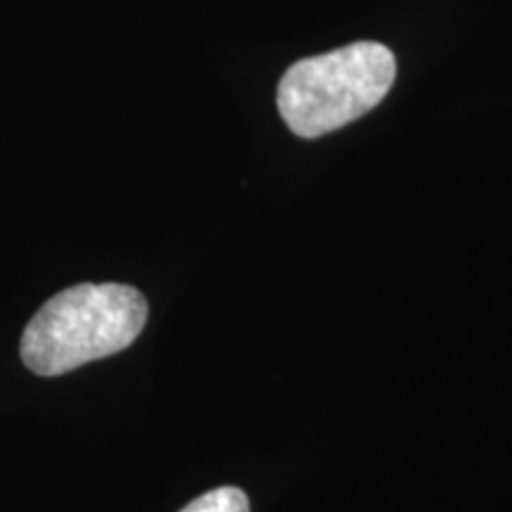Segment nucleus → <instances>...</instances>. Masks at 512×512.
<instances>
[{
  "label": "nucleus",
  "mask_w": 512,
  "mask_h": 512,
  "mask_svg": "<svg viewBox=\"0 0 512 512\" xmlns=\"http://www.w3.org/2000/svg\"><path fill=\"white\" fill-rule=\"evenodd\" d=\"M145 323L147 302L136 287L74 285L36 311L19 342V354L31 373L64 375L131 347Z\"/></svg>",
  "instance_id": "nucleus-1"
},
{
  "label": "nucleus",
  "mask_w": 512,
  "mask_h": 512,
  "mask_svg": "<svg viewBox=\"0 0 512 512\" xmlns=\"http://www.w3.org/2000/svg\"><path fill=\"white\" fill-rule=\"evenodd\" d=\"M394 79L396 57L375 41L306 57L280 79V117L299 138H320L375 110Z\"/></svg>",
  "instance_id": "nucleus-2"
},
{
  "label": "nucleus",
  "mask_w": 512,
  "mask_h": 512,
  "mask_svg": "<svg viewBox=\"0 0 512 512\" xmlns=\"http://www.w3.org/2000/svg\"><path fill=\"white\" fill-rule=\"evenodd\" d=\"M181 512H249V498L238 486H219L190 501Z\"/></svg>",
  "instance_id": "nucleus-3"
}]
</instances>
